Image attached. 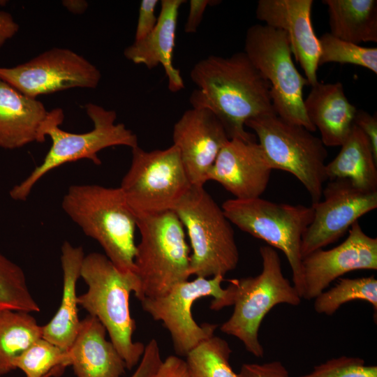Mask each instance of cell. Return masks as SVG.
Here are the masks:
<instances>
[{
  "label": "cell",
  "mask_w": 377,
  "mask_h": 377,
  "mask_svg": "<svg viewBox=\"0 0 377 377\" xmlns=\"http://www.w3.org/2000/svg\"><path fill=\"white\" fill-rule=\"evenodd\" d=\"M190 77L197 86L189 98L192 108L212 112L230 139L256 140L254 134L246 131V121L276 114L269 83L244 52L228 57L210 55L200 59L194 64Z\"/></svg>",
  "instance_id": "cell-1"
},
{
  "label": "cell",
  "mask_w": 377,
  "mask_h": 377,
  "mask_svg": "<svg viewBox=\"0 0 377 377\" xmlns=\"http://www.w3.org/2000/svg\"><path fill=\"white\" fill-rule=\"evenodd\" d=\"M80 277L88 289L78 295V305L101 323L126 369H133L145 348L142 343L133 341L135 322L129 307L131 293L141 299L138 276L135 272L119 270L105 255L94 252L84 256Z\"/></svg>",
  "instance_id": "cell-2"
},
{
  "label": "cell",
  "mask_w": 377,
  "mask_h": 377,
  "mask_svg": "<svg viewBox=\"0 0 377 377\" xmlns=\"http://www.w3.org/2000/svg\"><path fill=\"white\" fill-rule=\"evenodd\" d=\"M61 207L87 236L98 242L119 270L135 272L136 217L119 187L72 185Z\"/></svg>",
  "instance_id": "cell-3"
},
{
  "label": "cell",
  "mask_w": 377,
  "mask_h": 377,
  "mask_svg": "<svg viewBox=\"0 0 377 377\" xmlns=\"http://www.w3.org/2000/svg\"><path fill=\"white\" fill-rule=\"evenodd\" d=\"M86 112L94 124V128L84 133H73L60 128L64 119L61 108L48 111L40 127L43 142L47 135L52 145L42 163L30 175L9 191L10 198L24 201L35 184L47 173L61 165L80 159H89L100 165L98 153L108 147L126 146L133 149L138 146L137 135L122 123H115L117 113L95 103L84 106Z\"/></svg>",
  "instance_id": "cell-4"
},
{
  "label": "cell",
  "mask_w": 377,
  "mask_h": 377,
  "mask_svg": "<svg viewBox=\"0 0 377 377\" xmlns=\"http://www.w3.org/2000/svg\"><path fill=\"white\" fill-rule=\"evenodd\" d=\"M140 242L136 245L135 273L141 301L160 297L191 276L190 250L184 226L174 211L137 214Z\"/></svg>",
  "instance_id": "cell-5"
},
{
  "label": "cell",
  "mask_w": 377,
  "mask_h": 377,
  "mask_svg": "<svg viewBox=\"0 0 377 377\" xmlns=\"http://www.w3.org/2000/svg\"><path fill=\"white\" fill-rule=\"evenodd\" d=\"M259 251L263 268L258 275L230 280L234 309L220 330L237 338L249 353L260 358L264 348L258 331L265 316L279 304L297 306L302 298L283 276L277 251L269 246H261Z\"/></svg>",
  "instance_id": "cell-6"
},
{
  "label": "cell",
  "mask_w": 377,
  "mask_h": 377,
  "mask_svg": "<svg viewBox=\"0 0 377 377\" xmlns=\"http://www.w3.org/2000/svg\"><path fill=\"white\" fill-rule=\"evenodd\" d=\"M173 211L190 239L191 276H225L237 267L239 254L231 223L204 186L192 185Z\"/></svg>",
  "instance_id": "cell-7"
},
{
  "label": "cell",
  "mask_w": 377,
  "mask_h": 377,
  "mask_svg": "<svg viewBox=\"0 0 377 377\" xmlns=\"http://www.w3.org/2000/svg\"><path fill=\"white\" fill-rule=\"evenodd\" d=\"M221 208L231 223L284 253L291 268L293 286L302 298L301 243L312 221L313 207L276 203L260 197L229 199Z\"/></svg>",
  "instance_id": "cell-8"
},
{
  "label": "cell",
  "mask_w": 377,
  "mask_h": 377,
  "mask_svg": "<svg viewBox=\"0 0 377 377\" xmlns=\"http://www.w3.org/2000/svg\"><path fill=\"white\" fill-rule=\"evenodd\" d=\"M271 168L293 175L310 195L311 204L322 197L327 151L320 138L304 127L288 122L276 114L247 120Z\"/></svg>",
  "instance_id": "cell-9"
},
{
  "label": "cell",
  "mask_w": 377,
  "mask_h": 377,
  "mask_svg": "<svg viewBox=\"0 0 377 377\" xmlns=\"http://www.w3.org/2000/svg\"><path fill=\"white\" fill-rule=\"evenodd\" d=\"M244 53L269 83L273 108L283 119L316 131L304 108L303 89L307 80L297 71L286 33L256 24L246 31Z\"/></svg>",
  "instance_id": "cell-10"
},
{
  "label": "cell",
  "mask_w": 377,
  "mask_h": 377,
  "mask_svg": "<svg viewBox=\"0 0 377 377\" xmlns=\"http://www.w3.org/2000/svg\"><path fill=\"white\" fill-rule=\"evenodd\" d=\"M224 276L196 277L174 286L167 293L140 301L142 309L154 320L161 321L168 330L176 354L186 357L202 343L214 337L218 325L198 324L192 316L191 307L198 299L213 297L210 309L219 311L232 305V291L228 286L221 287Z\"/></svg>",
  "instance_id": "cell-11"
},
{
  "label": "cell",
  "mask_w": 377,
  "mask_h": 377,
  "mask_svg": "<svg viewBox=\"0 0 377 377\" xmlns=\"http://www.w3.org/2000/svg\"><path fill=\"white\" fill-rule=\"evenodd\" d=\"M129 169L119 188L137 214L173 211L192 186L177 147L147 151L131 149Z\"/></svg>",
  "instance_id": "cell-12"
},
{
  "label": "cell",
  "mask_w": 377,
  "mask_h": 377,
  "mask_svg": "<svg viewBox=\"0 0 377 377\" xmlns=\"http://www.w3.org/2000/svg\"><path fill=\"white\" fill-rule=\"evenodd\" d=\"M100 71L68 49L54 47L12 68L0 67V78L23 94L38 96L75 88H96Z\"/></svg>",
  "instance_id": "cell-13"
},
{
  "label": "cell",
  "mask_w": 377,
  "mask_h": 377,
  "mask_svg": "<svg viewBox=\"0 0 377 377\" xmlns=\"http://www.w3.org/2000/svg\"><path fill=\"white\" fill-rule=\"evenodd\" d=\"M322 196L323 200L311 205L313 216L302 239V259L337 241L359 218L377 207V191H363L346 179L330 180Z\"/></svg>",
  "instance_id": "cell-14"
},
{
  "label": "cell",
  "mask_w": 377,
  "mask_h": 377,
  "mask_svg": "<svg viewBox=\"0 0 377 377\" xmlns=\"http://www.w3.org/2000/svg\"><path fill=\"white\" fill-rule=\"evenodd\" d=\"M302 298L315 299L336 279L357 269H377V238L367 235L358 221L347 238L329 250L318 249L302 259Z\"/></svg>",
  "instance_id": "cell-15"
},
{
  "label": "cell",
  "mask_w": 377,
  "mask_h": 377,
  "mask_svg": "<svg viewBox=\"0 0 377 377\" xmlns=\"http://www.w3.org/2000/svg\"><path fill=\"white\" fill-rule=\"evenodd\" d=\"M230 138L222 123L210 110L191 108L175 124L173 145L193 186H204L220 151Z\"/></svg>",
  "instance_id": "cell-16"
},
{
  "label": "cell",
  "mask_w": 377,
  "mask_h": 377,
  "mask_svg": "<svg viewBox=\"0 0 377 377\" xmlns=\"http://www.w3.org/2000/svg\"><path fill=\"white\" fill-rule=\"evenodd\" d=\"M313 0H259L256 16L264 24L284 31L309 85L318 82L320 43L311 20Z\"/></svg>",
  "instance_id": "cell-17"
},
{
  "label": "cell",
  "mask_w": 377,
  "mask_h": 377,
  "mask_svg": "<svg viewBox=\"0 0 377 377\" xmlns=\"http://www.w3.org/2000/svg\"><path fill=\"white\" fill-rule=\"evenodd\" d=\"M272 170L256 140L232 138L220 151L207 182H218L235 198L252 199L264 193Z\"/></svg>",
  "instance_id": "cell-18"
},
{
  "label": "cell",
  "mask_w": 377,
  "mask_h": 377,
  "mask_svg": "<svg viewBox=\"0 0 377 377\" xmlns=\"http://www.w3.org/2000/svg\"><path fill=\"white\" fill-rule=\"evenodd\" d=\"M184 0H161L156 27L147 36L125 48L124 55L135 64L151 70L159 65L163 68L168 89L177 92L184 88L180 71L173 64V52L179 11Z\"/></svg>",
  "instance_id": "cell-19"
},
{
  "label": "cell",
  "mask_w": 377,
  "mask_h": 377,
  "mask_svg": "<svg viewBox=\"0 0 377 377\" xmlns=\"http://www.w3.org/2000/svg\"><path fill=\"white\" fill-rule=\"evenodd\" d=\"M107 331L94 316L81 320L77 334L68 350L71 366L77 377H121L126 364L106 339Z\"/></svg>",
  "instance_id": "cell-20"
},
{
  "label": "cell",
  "mask_w": 377,
  "mask_h": 377,
  "mask_svg": "<svg viewBox=\"0 0 377 377\" xmlns=\"http://www.w3.org/2000/svg\"><path fill=\"white\" fill-rule=\"evenodd\" d=\"M306 114L320 133L325 146H341L353 126L357 108L345 95L343 84L318 82L304 100Z\"/></svg>",
  "instance_id": "cell-21"
},
{
  "label": "cell",
  "mask_w": 377,
  "mask_h": 377,
  "mask_svg": "<svg viewBox=\"0 0 377 377\" xmlns=\"http://www.w3.org/2000/svg\"><path fill=\"white\" fill-rule=\"evenodd\" d=\"M47 112L41 101L0 78V147L15 149L34 142H44L40 131Z\"/></svg>",
  "instance_id": "cell-22"
},
{
  "label": "cell",
  "mask_w": 377,
  "mask_h": 377,
  "mask_svg": "<svg viewBox=\"0 0 377 377\" xmlns=\"http://www.w3.org/2000/svg\"><path fill=\"white\" fill-rule=\"evenodd\" d=\"M61 251V300L54 316L42 326V337L61 349L68 350L77 334L81 322L78 316L76 286L84 253L82 246H74L67 241L63 243Z\"/></svg>",
  "instance_id": "cell-23"
},
{
  "label": "cell",
  "mask_w": 377,
  "mask_h": 377,
  "mask_svg": "<svg viewBox=\"0 0 377 377\" xmlns=\"http://www.w3.org/2000/svg\"><path fill=\"white\" fill-rule=\"evenodd\" d=\"M325 173L327 179H346L363 191H377V158L369 140L356 126L337 156L326 164Z\"/></svg>",
  "instance_id": "cell-24"
},
{
  "label": "cell",
  "mask_w": 377,
  "mask_h": 377,
  "mask_svg": "<svg viewBox=\"0 0 377 377\" xmlns=\"http://www.w3.org/2000/svg\"><path fill=\"white\" fill-rule=\"evenodd\" d=\"M332 36L359 45L377 42L376 0H323Z\"/></svg>",
  "instance_id": "cell-25"
},
{
  "label": "cell",
  "mask_w": 377,
  "mask_h": 377,
  "mask_svg": "<svg viewBox=\"0 0 377 377\" xmlns=\"http://www.w3.org/2000/svg\"><path fill=\"white\" fill-rule=\"evenodd\" d=\"M42 337V326L29 312L0 310V376L15 370L14 360Z\"/></svg>",
  "instance_id": "cell-26"
},
{
  "label": "cell",
  "mask_w": 377,
  "mask_h": 377,
  "mask_svg": "<svg viewBox=\"0 0 377 377\" xmlns=\"http://www.w3.org/2000/svg\"><path fill=\"white\" fill-rule=\"evenodd\" d=\"M362 300L369 302L377 311V280L374 276L339 279L336 286L315 298L314 310L331 316L345 303Z\"/></svg>",
  "instance_id": "cell-27"
},
{
  "label": "cell",
  "mask_w": 377,
  "mask_h": 377,
  "mask_svg": "<svg viewBox=\"0 0 377 377\" xmlns=\"http://www.w3.org/2000/svg\"><path fill=\"white\" fill-rule=\"evenodd\" d=\"M232 350L226 341L212 337L186 357L191 377H237L230 364Z\"/></svg>",
  "instance_id": "cell-28"
},
{
  "label": "cell",
  "mask_w": 377,
  "mask_h": 377,
  "mask_svg": "<svg viewBox=\"0 0 377 377\" xmlns=\"http://www.w3.org/2000/svg\"><path fill=\"white\" fill-rule=\"evenodd\" d=\"M2 309L29 313L40 310L29 290L22 269L0 251V310Z\"/></svg>",
  "instance_id": "cell-29"
},
{
  "label": "cell",
  "mask_w": 377,
  "mask_h": 377,
  "mask_svg": "<svg viewBox=\"0 0 377 377\" xmlns=\"http://www.w3.org/2000/svg\"><path fill=\"white\" fill-rule=\"evenodd\" d=\"M13 366L27 377H44L58 367L71 366V357L68 350L41 337L14 360Z\"/></svg>",
  "instance_id": "cell-30"
},
{
  "label": "cell",
  "mask_w": 377,
  "mask_h": 377,
  "mask_svg": "<svg viewBox=\"0 0 377 377\" xmlns=\"http://www.w3.org/2000/svg\"><path fill=\"white\" fill-rule=\"evenodd\" d=\"M320 54L318 65L331 62L353 64L377 73V48L362 47L332 36L323 34L319 38Z\"/></svg>",
  "instance_id": "cell-31"
},
{
  "label": "cell",
  "mask_w": 377,
  "mask_h": 377,
  "mask_svg": "<svg viewBox=\"0 0 377 377\" xmlns=\"http://www.w3.org/2000/svg\"><path fill=\"white\" fill-rule=\"evenodd\" d=\"M300 377H377V367L365 365L358 357L341 356L314 367Z\"/></svg>",
  "instance_id": "cell-32"
},
{
  "label": "cell",
  "mask_w": 377,
  "mask_h": 377,
  "mask_svg": "<svg viewBox=\"0 0 377 377\" xmlns=\"http://www.w3.org/2000/svg\"><path fill=\"white\" fill-rule=\"evenodd\" d=\"M162 361L158 342L153 339L145 346L138 366L131 377H154Z\"/></svg>",
  "instance_id": "cell-33"
},
{
  "label": "cell",
  "mask_w": 377,
  "mask_h": 377,
  "mask_svg": "<svg viewBox=\"0 0 377 377\" xmlns=\"http://www.w3.org/2000/svg\"><path fill=\"white\" fill-rule=\"evenodd\" d=\"M237 376V377H290L286 368L279 361L263 364H243Z\"/></svg>",
  "instance_id": "cell-34"
},
{
  "label": "cell",
  "mask_w": 377,
  "mask_h": 377,
  "mask_svg": "<svg viewBox=\"0 0 377 377\" xmlns=\"http://www.w3.org/2000/svg\"><path fill=\"white\" fill-rule=\"evenodd\" d=\"M158 0H142L135 34V40H140L152 31L156 25L158 16L155 10Z\"/></svg>",
  "instance_id": "cell-35"
},
{
  "label": "cell",
  "mask_w": 377,
  "mask_h": 377,
  "mask_svg": "<svg viewBox=\"0 0 377 377\" xmlns=\"http://www.w3.org/2000/svg\"><path fill=\"white\" fill-rule=\"evenodd\" d=\"M354 125L359 128L368 138L371 145L374 154L377 158L376 114L371 115L364 110H357L354 119Z\"/></svg>",
  "instance_id": "cell-36"
},
{
  "label": "cell",
  "mask_w": 377,
  "mask_h": 377,
  "mask_svg": "<svg viewBox=\"0 0 377 377\" xmlns=\"http://www.w3.org/2000/svg\"><path fill=\"white\" fill-rule=\"evenodd\" d=\"M154 377H191L186 360L170 355L162 361Z\"/></svg>",
  "instance_id": "cell-37"
},
{
  "label": "cell",
  "mask_w": 377,
  "mask_h": 377,
  "mask_svg": "<svg viewBox=\"0 0 377 377\" xmlns=\"http://www.w3.org/2000/svg\"><path fill=\"white\" fill-rule=\"evenodd\" d=\"M217 1L190 0L189 10L184 25V31L187 34L195 33L199 27L205 11L208 6L215 5Z\"/></svg>",
  "instance_id": "cell-38"
},
{
  "label": "cell",
  "mask_w": 377,
  "mask_h": 377,
  "mask_svg": "<svg viewBox=\"0 0 377 377\" xmlns=\"http://www.w3.org/2000/svg\"><path fill=\"white\" fill-rule=\"evenodd\" d=\"M6 3V1H0V5H5ZM19 29L20 25L10 13L0 11V49L18 32Z\"/></svg>",
  "instance_id": "cell-39"
},
{
  "label": "cell",
  "mask_w": 377,
  "mask_h": 377,
  "mask_svg": "<svg viewBox=\"0 0 377 377\" xmlns=\"http://www.w3.org/2000/svg\"><path fill=\"white\" fill-rule=\"evenodd\" d=\"M63 4L73 13H82L87 8V2L85 1H64Z\"/></svg>",
  "instance_id": "cell-40"
},
{
  "label": "cell",
  "mask_w": 377,
  "mask_h": 377,
  "mask_svg": "<svg viewBox=\"0 0 377 377\" xmlns=\"http://www.w3.org/2000/svg\"><path fill=\"white\" fill-rule=\"evenodd\" d=\"M65 367H58L55 369L54 371L48 374L47 375L45 376L44 377H54V376H59V375L62 374L64 371L65 370Z\"/></svg>",
  "instance_id": "cell-41"
}]
</instances>
